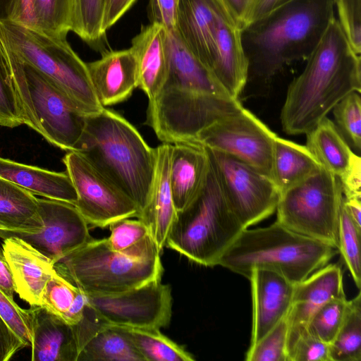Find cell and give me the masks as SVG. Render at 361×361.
Segmentation results:
<instances>
[{
	"label": "cell",
	"instance_id": "obj_33",
	"mask_svg": "<svg viewBox=\"0 0 361 361\" xmlns=\"http://www.w3.org/2000/svg\"><path fill=\"white\" fill-rule=\"evenodd\" d=\"M32 27L66 39L71 31L73 0H30Z\"/></svg>",
	"mask_w": 361,
	"mask_h": 361
},
{
	"label": "cell",
	"instance_id": "obj_36",
	"mask_svg": "<svg viewBox=\"0 0 361 361\" xmlns=\"http://www.w3.org/2000/svg\"><path fill=\"white\" fill-rule=\"evenodd\" d=\"M23 123L11 68L0 39V126L14 128Z\"/></svg>",
	"mask_w": 361,
	"mask_h": 361
},
{
	"label": "cell",
	"instance_id": "obj_8",
	"mask_svg": "<svg viewBox=\"0 0 361 361\" xmlns=\"http://www.w3.org/2000/svg\"><path fill=\"white\" fill-rule=\"evenodd\" d=\"M0 39L19 59L51 80L74 106L86 116L103 107L95 94L86 63L66 39L13 21L0 22Z\"/></svg>",
	"mask_w": 361,
	"mask_h": 361
},
{
	"label": "cell",
	"instance_id": "obj_18",
	"mask_svg": "<svg viewBox=\"0 0 361 361\" xmlns=\"http://www.w3.org/2000/svg\"><path fill=\"white\" fill-rule=\"evenodd\" d=\"M2 248L13 275L16 292L30 306H40L44 287L56 272L48 257L23 238L0 232Z\"/></svg>",
	"mask_w": 361,
	"mask_h": 361
},
{
	"label": "cell",
	"instance_id": "obj_44",
	"mask_svg": "<svg viewBox=\"0 0 361 361\" xmlns=\"http://www.w3.org/2000/svg\"><path fill=\"white\" fill-rule=\"evenodd\" d=\"M180 0H149L148 17L150 23H157L166 30L176 29L177 11Z\"/></svg>",
	"mask_w": 361,
	"mask_h": 361
},
{
	"label": "cell",
	"instance_id": "obj_6",
	"mask_svg": "<svg viewBox=\"0 0 361 361\" xmlns=\"http://www.w3.org/2000/svg\"><path fill=\"white\" fill-rule=\"evenodd\" d=\"M338 252L275 221L267 227L245 228L218 265L247 279L255 269H268L296 284L326 265Z\"/></svg>",
	"mask_w": 361,
	"mask_h": 361
},
{
	"label": "cell",
	"instance_id": "obj_37",
	"mask_svg": "<svg viewBox=\"0 0 361 361\" xmlns=\"http://www.w3.org/2000/svg\"><path fill=\"white\" fill-rule=\"evenodd\" d=\"M336 126L353 151L361 149V97L353 92L332 109Z\"/></svg>",
	"mask_w": 361,
	"mask_h": 361
},
{
	"label": "cell",
	"instance_id": "obj_23",
	"mask_svg": "<svg viewBox=\"0 0 361 361\" xmlns=\"http://www.w3.org/2000/svg\"><path fill=\"white\" fill-rule=\"evenodd\" d=\"M155 149L156 168L152 191L149 202L138 219L147 226L151 238L161 252L177 210L169 177L171 144L163 143Z\"/></svg>",
	"mask_w": 361,
	"mask_h": 361
},
{
	"label": "cell",
	"instance_id": "obj_32",
	"mask_svg": "<svg viewBox=\"0 0 361 361\" xmlns=\"http://www.w3.org/2000/svg\"><path fill=\"white\" fill-rule=\"evenodd\" d=\"M331 361L361 360V294L349 300L348 309L338 332L329 344Z\"/></svg>",
	"mask_w": 361,
	"mask_h": 361
},
{
	"label": "cell",
	"instance_id": "obj_31",
	"mask_svg": "<svg viewBox=\"0 0 361 361\" xmlns=\"http://www.w3.org/2000/svg\"><path fill=\"white\" fill-rule=\"evenodd\" d=\"M111 325V324H110ZM130 340L145 361H194L187 352L160 332L158 329L116 326Z\"/></svg>",
	"mask_w": 361,
	"mask_h": 361
},
{
	"label": "cell",
	"instance_id": "obj_54",
	"mask_svg": "<svg viewBox=\"0 0 361 361\" xmlns=\"http://www.w3.org/2000/svg\"><path fill=\"white\" fill-rule=\"evenodd\" d=\"M348 1H358V0H348Z\"/></svg>",
	"mask_w": 361,
	"mask_h": 361
},
{
	"label": "cell",
	"instance_id": "obj_34",
	"mask_svg": "<svg viewBox=\"0 0 361 361\" xmlns=\"http://www.w3.org/2000/svg\"><path fill=\"white\" fill-rule=\"evenodd\" d=\"M105 0H74L71 31L95 49H101V30Z\"/></svg>",
	"mask_w": 361,
	"mask_h": 361
},
{
	"label": "cell",
	"instance_id": "obj_25",
	"mask_svg": "<svg viewBox=\"0 0 361 361\" xmlns=\"http://www.w3.org/2000/svg\"><path fill=\"white\" fill-rule=\"evenodd\" d=\"M130 48L136 61L137 87L151 100L161 89L168 73L166 30L157 23L142 25Z\"/></svg>",
	"mask_w": 361,
	"mask_h": 361
},
{
	"label": "cell",
	"instance_id": "obj_16",
	"mask_svg": "<svg viewBox=\"0 0 361 361\" xmlns=\"http://www.w3.org/2000/svg\"><path fill=\"white\" fill-rule=\"evenodd\" d=\"M345 296L343 271L336 264L325 265L295 284L292 305L287 314L288 357L297 341L307 333L315 312L328 301Z\"/></svg>",
	"mask_w": 361,
	"mask_h": 361
},
{
	"label": "cell",
	"instance_id": "obj_40",
	"mask_svg": "<svg viewBox=\"0 0 361 361\" xmlns=\"http://www.w3.org/2000/svg\"><path fill=\"white\" fill-rule=\"evenodd\" d=\"M287 316L255 345L250 346L246 361H288Z\"/></svg>",
	"mask_w": 361,
	"mask_h": 361
},
{
	"label": "cell",
	"instance_id": "obj_47",
	"mask_svg": "<svg viewBox=\"0 0 361 361\" xmlns=\"http://www.w3.org/2000/svg\"><path fill=\"white\" fill-rule=\"evenodd\" d=\"M295 0H252L240 23L243 29L274 10Z\"/></svg>",
	"mask_w": 361,
	"mask_h": 361
},
{
	"label": "cell",
	"instance_id": "obj_49",
	"mask_svg": "<svg viewBox=\"0 0 361 361\" xmlns=\"http://www.w3.org/2000/svg\"><path fill=\"white\" fill-rule=\"evenodd\" d=\"M338 180L344 197H361V160Z\"/></svg>",
	"mask_w": 361,
	"mask_h": 361
},
{
	"label": "cell",
	"instance_id": "obj_53",
	"mask_svg": "<svg viewBox=\"0 0 361 361\" xmlns=\"http://www.w3.org/2000/svg\"><path fill=\"white\" fill-rule=\"evenodd\" d=\"M0 232H19V231L0 221Z\"/></svg>",
	"mask_w": 361,
	"mask_h": 361
},
{
	"label": "cell",
	"instance_id": "obj_43",
	"mask_svg": "<svg viewBox=\"0 0 361 361\" xmlns=\"http://www.w3.org/2000/svg\"><path fill=\"white\" fill-rule=\"evenodd\" d=\"M288 361H331L329 344L306 333L288 353Z\"/></svg>",
	"mask_w": 361,
	"mask_h": 361
},
{
	"label": "cell",
	"instance_id": "obj_10",
	"mask_svg": "<svg viewBox=\"0 0 361 361\" xmlns=\"http://www.w3.org/2000/svg\"><path fill=\"white\" fill-rule=\"evenodd\" d=\"M343 198L338 179L321 166L279 194L276 221L338 249V218Z\"/></svg>",
	"mask_w": 361,
	"mask_h": 361
},
{
	"label": "cell",
	"instance_id": "obj_35",
	"mask_svg": "<svg viewBox=\"0 0 361 361\" xmlns=\"http://www.w3.org/2000/svg\"><path fill=\"white\" fill-rule=\"evenodd\" d=\"M338 250L355 286L360 289L361 286V228H359L349 216L344 208L343 200L338 218Z\"/></svg>",
	"mask_w": 361,
	"mask_h": 361
},
{
	"label": "cell",
	"instance_id": "obj_4",
	"mask_svg": "<svg viewBox=\"0 0 361 361\" xmlns=\"http://www.w3.org/2000/svg\"><path fill=\"white\" fill-rule=\"evenodd\" d=\"M75 152L131 199L140 216L152 191L156 149L147 145L137 130L119 114L104 108L87 116Z\"/></svg>",
	"mask_w": 361,
	"mask_h": 361
},
{
	"label": "cell",
	"instance_id": "obj_12",
	"mask_svg": "<svg viewBox=\"0 0 361 361\" xmlns=\"http://www.w3.org/2000/svg\"><path fill=\"white\" fill-rule=\"evenodd\" d=\"M277 136L243 106L203 129L196 141L241 161L271 179L274 143Z\"/></svg>",
	"mask_w": 361,
	"mask_h": 361
},
{
	"label": "cell",
	"instance_id": "obj_41",
	"mask_svg": "<svg viewBox=\"0 0 361 361\" xmlns=\"http://www.w3.org/2000/svg\"><path fill=\"white\" fill-rule=\"evenodd\" d=\"M130 219H121L109 225L111 233L106 240L112 250L118 252L128 250L149 235L142 220Z\"/></svg>",
	"mask_w": 361,
	"mask_h": 361
},
{
	"label": "cell",
	"instance_id": "obj_45",
	"mask_svg": "<svg viewBox=\"0 0 361 361\" xmlns=\"http://www.w3.org/2000/svg\"><path fill=\"white\" fill-rule=\"evenodd\" d=\"M1 21L32 26L30 0H0Z\"/></svg>",
	"mask_w": 361,
	"mask_h": 361
},
{
	"label": "cell",
	"instance_id": "obj_29",
	"mask_svg": "<svg viewBox=\"0 0 361 361\" xmlns=\"http://www.w3.org/2000/svg\"><path fill=\"white\" fill-rule=\"evenodd\" d=\"M0 221L19 233H37L43 226L35 195L1 177Z\"/></svg>",
	"mask_w": 361,
	"mask_h": 361
},
{
	"label": "cell",
	"instance_id": "obj_21",
	"mask_svg": "<svg viewBox=\"0 0 361 361\" xmlns=\"http://www.w3.org/2000/svg\"><path fill=\"white\" fill-rule=\"evenodd\" d=\"M86 64L96 96L104 108L127 100L137 88L136 61L130 48L104 51L99 59Z\"/></svg>",
	"mask_w": 361,
	"mask_h": 361
},
{
	"label": "cell",
	"instance_id": "obj_7",
	"mask_svg": "<svg viewBox=\"0 0 361 361\" xmlns=\"http://www.w3.org/2000/svg\"><path fill=\"white\" fill-rule=\"evenodd\" d=\"M245 228L229 207L210 162L204 188L177 212L166 246L196 264L214 267Z\"/></svg>",
	"mask_w": 361,
	"mask_h": 361
},
{
	"label": "cell",
	"instance_id": "obj_19",
	"mask_svg": "<svg viewBox=\"0 0 361 361\" xmlns=\"http://www.w3.org/2000/svg\"><path fill=\"white\" fill-rule=\"evenodd\" d=\"M210 71L231 97L239 98L247 83L248 62L242 43L241 28L226 6L219 16Z\"/></svg>",
	"mask_w": 361,
	"mask_h": 361
},
{
	"label": "cell",
	"instance_id": "obj_27",
	"mask_svg": "<svg viewBox=\"0 0 361 361\" xmlns=\"http://www.w3.org/2000/svg\"><path fill=\"white\" fill-rule=\"evenodd\" d=\"M306 147L322 167L338 180L342 178L358 161L335 123L324 117L312 130L305 134Z\"/></svg>",
	"mask_w": 361,
	"mask_h": 361
},
{
	"label": "cell",
	"instance_id": "obj_2",
	"mask_svg": "<svg viewBox=\"0 0 361 361\" xmlns=\"http://www.w3.org/2000/svg\"><path fill=\"white\" fill-rule=\"evenodd\" d=\"M306 61L281 109L283 130L290 135L307 134L346 95L361 92L360 54L336 18Z\"/></svg>",
	"mask_w": 361,
	"mask_h": 361
},
{
	"label": "cell",
	"instance_id": "obj_51",
	"mask_svg": "<svg viewBox=\"0 0 361 361\" xmlns=\"http://www.w3.org/2000/svg\"><path fill=\"white\" fill-rule=\"evenodd\" d=\"M228 10L230 11L234 19L239 24L249 7L252 0H222Z\"/></svg>",
	"mask_w": 361,
	"mask_h": 361
},
{
	"label": "cell",
	"instance_id": "obj_38",
	"mask_svg": "<svg viewBox=\"0 0 361 361\" xmlns=\"http://www.w3.org/2000/svg\"><path fill=\"white\" fill-rule=\"evenodd\" d=\"M348 305L345 296L328 301L312 317L307 333L330 344L343 324Z\"/></svg>",
	"mask_w": 361,
	"mask_h": 361
},
{
	"label": "cell",
	"instance_id": "obj_17",
	"mask_svg": "<svg viewBox=\"0 0 361 361\" xmlns=\"http://www.w3.org/2000/svg\"><path fill=\"white\" fill-rule=\"evenodd\" d=\"M248 279L252 301V346L287 316L295 284L280 274L264 269H254Z\"/></svg>",
	"mask_w": 361,
	"mask_h": 361
},
{
	"label": "cell",
	"instance_id": "obj_1",
	"mask_svg": "<svg viewBox=\"0 0 361 361\" xmlns=\"http://www.w3.org/2000/svg\"><path fill=\"white\" fill-rule=\"evenodd\" d=\"M169 68L148 102L146 124L163 143L197 142V135L243 105L190 51L176 30H166Z\"/></svg>",
	"mask_w": 361,
	"mask_h": 361
},
{
	"label": "cell",
	"instance_id": "obj_3",
	"mask_svg": "<svg viewBox=\"0 0 361 361\" xmlns=\"http://www.w3.org/2000/svg\"><path fill=\"white\" fill-rule=\"evenodd\" d=\"M335 9V0H295L241 29L246 85L269 82L285 66L306 60L336 18Z\"/></svg>",
	"mask_w": 361,
	"mask_h": 361
},
{
	"label": "cell",
	"instance_id": "obj_28",
	"mask_svg": "<svg viewBox=\"0 0 361 361\" xmlns=\"http://www.w3.org/2000/svg\"><path fill=\"white\" fill-rule=\"evenodd\" d=\"M322 165L305 145L279 137L274 143L271 180L279 194L302 181Z\"/></svg>",
	"mask_w": 361,
	"mask_h": 361
},
{
	"label": "cell",
	"instance_id": "obj_14",
	"mask_svg": "<svg viewBox=\"0 0 361 361\" xmlns=\"http://www.w3.org/2000/svg\"><path fill=\"white\" fill-rule=\"evenodd\" d=\"M87 304L105 324L135 328L166 327L172 316L171 288L161 280L111 295H87Z\"/></svg>",
	"mask_w": 361,
	"mask_h": 361
},
{
	"label": "cell",
	"instance_id": "obj_39",
	"mask_svg": "<svg viewBox=\"0 0 361 361\" xmlns=\"http://www.w3.org/2000/svg\"><path fill=\"white\" fill-rule=\"evenodd\" d=\"M83 294L56 271L44 287L40 306L64 321L72 306Z\"/></svg>",
	"mask_w": 361,
	"mask_h": 361
},
{
	"label": "cell",
	"instance_id": "obj_42",
	"mask_svg": "<svg viewBox=\"0 0 361 361\" xmlns=\"http://www.w3.org/2000/svg\"><path fill=\"white\" fill-rule=\"evenodd\" d=\"M0 316L23 341L26 346H31L32 339V317L30 309L19 307L0 289Z\"/></svg>",
	"mask_w": 361,
	"mask_h": 361
},
{
	"label": "cell",
	"instance_id": "obj_52",
	"mask_svg": "<svg viewBox=\"0 0 361 361\" xmlns=\"http://www.w3.org/2000/svg\"><path fill=\"white\" fill-rule=\"evenodd\" d=\"M343 204L353 221L359 228H361V197H343Z\"/></svg>",
	"mask_w": 361,
	"mask_h": 361
},
{
	"label": "cell",
	"instance_id": "obj_24",
	"mask_svg": "<svg viewBox=\"0 0 361 361\" xmlns=\"http://www.w3.org/2000/svg\"><path fill=\"white\" fill-rule=\"evenodd\" d=\"M32 361H78L80 353L73 325L42 306H30Z\"/></svg>",
	"mask_w": 361,
	"mask_h": 361
},
{
	"label": "cell",
	"instance_id": "obj_50",
	"mask_svg": "<svg viewBox=\"0 0 361 361\" xmlns=\"http://www.w3.org/2000/svg\"><path fill=\"white\" fill-rule=\"evenodd\" d=\"M0 289L9 298H13L15 283L2 247H0Z\"/></svg>",
	"mask_w": 361,
	"mask_h": 361
},
{
	"label": "cell",
	"instance_id": "obj_11",
	"mask_svg": "<svg viewBox=\"0 0 361 361\" xmlns=\"http://www.w3.org/2000/svg\"><path fill=\"white\" fill-rule=\"evenodd\" d=\"M206 148L226 202L245 228L276 212L279 192L269 176L232 156Z\"/></svg>",
	"mask_w": 361,
	"mask_h": 361
},
{
	"label": "cell",
	"instance_id": "obj_55",
	"mask_svg": "<svg viewBox=\"0 0 361 361\" xmlns=\"http://www.w3.org/2000/svg\"><path fill=\"white\" fill-rule=\"evenodd\" d=\"M73 1H74V0H73Z\"/></svg>",
	"mask_w": 361,
	"mask_h": 361
},
{
	"label": "cell",
	"instance_id": "obj_48",
	"mask_svg": "<svg viewBox=\"0 0 361 361\" xmlns=\"http://www.w3.org/2000/svg\"><path fill=\"white\" fill-rule=\"evenodd\" d=\"M136 0H105L101 30L104 35L135 4Z\"/></svg>",
	"mask_w": 361,
	"mask_h": 361
},
{
	"label": "cell",
	"instance_id": "obj_9",
	"mask_svg": "<svg viewBox=\"0 0 361 361\" xmlns=\"http://www.w3.org/2000/svg\"><path fill=\"white\" fill-rule=\"evenodd\" d=\"M4 47L23 123L51 145L68 152L77 151L87 116L74 106L51 80Z\"/></svg>",
	"mask_w": 361,
	"mask_h": 361
},
{
	"label": "cell",
	"instance_id": "obj_22",
	"mask_svg": "<svg viewBox=\"0 0 361 361\" xmlns=\"http://www.w3.org/2000/svg\"><path fill=\"white\" fill-rule=\"evenodd\" d=\"M210 171L206 147L198 142L171 144L170 184L177 212L187 207L204 188Z\"/></svg>",
	"mask_w": 361,
	"mask_h": 361
},
{
	"label": "cell",
	"instance_id": "obj_46",
	"mask_svg": "<svg viewBox=\"0 0 361 361\" xmlns=\"http://www.w3.org/2000/svg\"><path fill=\"white\" fill-rule=\"evenodd\" d=\"M25 347L23 341L0 316V361L9 360Z\"/></svg>",
	"mask_w": 361,
	"mask_h": 361
},
{
	"label": "cell",
	"instance_id": "obj_15",
	"mask_svg": "<svg viewBox=\"0 0 361 361\" xmlns=\"http://www.w3.org/2000/svg\"><path fill=\"white\" fill-rule=\"evenodd\" d=\"M42 228L37 233L6 232L18 236L48 257L54 264L92 239L89 226L71 203L37 198Z\"/></svg>",
	"mask_w": 361,
	"mask_h": 361
},
{
	"label": "cell",
	"instance_id": "obj_20",
	"mask_svg": "<svg viewBox=\"0 0 361 361\" xmlns=\"http://www.w3.org/2000/svg\"><path fill=\"white\" fill-rule=\"evenodd\" d=\"M222 0H180L176 30L190 51L210 71Z\"/></svg>",
	"mask_w": 361,
	"mask_h": 361
},
{
	"label": "cell",
	"instance_id": "obj_13",
	"mask_svg": "<svg viewBox=\"0 0 361 361\" xmlns=\"http://www.w3.org/2000/svg\"><path fill=\"white\" fill-rule=\"evenodd\" d=\"M63 162L78 195L74 206L88 225L105 228L121 219L139 218L135 203L80 152H68Z\"/></svg>",
	"mask_w": 361,
	"mask_h": 361
},
{
	"label": "cell",
	"instance_id": "obj_26",
	"mask_svg": "<svg viewBox=\"0 0 361 361\" xmlns=\"http://www.w3.org/2000/svg\"><path fill=\"white\" fill-rule=\"evenodd\" d=\"M0 177L47 199L75 203L78 195L68 173L51 171L0 157Z\"/></svg>",
	"mask_w": 361,
	"mask_h": 361
},
{
	"label": "cell",
	"instance_id": "obj_5",
	"mask_svg": "<svg viewBox=\"0 0 361 361\" xmlns=\"http://www.w3.org/2000/svg\"><path fill=\"white\" fill-rule=\"evenodd\" d=\"M161 253L150 235L121 252L112 250L106 238H92L54 267L85 295H111L161 280Z\"/></svg>",
	"mask_w": 361,
	"mask_h": 361
},
{
	"label": "cell",
	"instance_id": "obj_30",
	"mask_svg": "<svg viewBox=\"0 0 361 361\" xmlns=\"http://www.w3.org/2000/svg\"><path fill=\"white\" fill-rule=\"evenodd\" d=\"M145 361L130 340L117 327L102 322L82 348L78 361Z\"/></svg>",
	"mask_w": 361,
	"mask_h": 361
}]
</instances>
